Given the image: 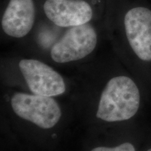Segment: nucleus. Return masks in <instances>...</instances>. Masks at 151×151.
<instances>
[{
  "mask_svg": "<svg viewBox=\"0 0 151 151\" xmlns=\"http://www.w3.org/2000/svg\"><path fill=\"white\" fill-rule=\"evenodd\" d=\"M141 95L137 85L126 76L109 81L100 98L97 117L106 122L129 120L140 106Z\"/></svg>",
  "mask_w": 151,
  "mask_h": 151,
  "instance_id": "f257e3e1",
  "label": "nucleus"
},
{
  "mask_svg": "<svg viewBox=\"0 0 151 151\" xmlns=\"http://www.w3.org/2000/svg\"><path fill=\"white\" fill-rule=\"evenodd\" d=\"M13 110L19 117L43 129H50L61 118L60 106L51 97L18 92L11 99Z\"/></svg>",
  "mask_w": 151,
  "mask_h": 151,
  "instance_id": "f03ea898",
  "label": "nucleus"
},
{
  "mask_svg": "<svg viewBox=\"0 0 151 151\" xmlns=\"http://www.w3.org/2000/svg\"><path fill=\"white\" fill-rule=\"evenodd\" d=\"M97 43V33L90 24L71 27L53 45L50 55L58 63L76 61L91 53Z\"/></svg>",
  "mask_w": 151,
  "mask_h": 151,
  "instance_id": "7ed1b4c3",
  "label": "nucleus"
},
{
  "mask_svg": "<svg viewBox=\"0 0 151 151\" xmlns=\"http://www.w3.org/2000/svg\"><path fill=\"white\" fill-rule=\"evenodd\" d=\"M19 68L33 94L54 97L65 92L62 77L43 62L32 59L22 60L19 62Z\"/></svg>",
  "mask_w": 151,
  "mask_h": 151,
  "instance_id": "20e7f679",
  "label": "nucleus"
},
{
  "mask_svg": "<svg viewBox=\"0 0 151 151\" xmlns=\"http://www.w3.org/2000/svg\"><path fill=\"white\" fill-rule=\"evenodd\" d=\"M124 29L128 42L139 59L151 62V11L136 7L126 14Z\"/></svg>",
  "mask_w": 151,
  "mask_h": 151,
  "instance_id": "39448f33",
  "label": "nucleus"
},
{
  "mask_svg": "<svg viewBox=\"0 0 151 151\" xmlns=\"http://www.w3.org/2000/svg\"><path fill=\"white\" fill-rule=\"evenodd\" d=\"M43 10L50 21L62 27L88 23L93 15L90 5L83 0H46Z\"/></svg>",
  "mask_w": 151,
  "mask_h": 151,
  "instance_id": "423d86ee",
  "label": "nucleus"
},
{
  "mask_svg": "<svg viewBox=\"0 0 151 151\" xmlns=\"http://www.w3.org/2000/svg\"><path fill=\"white\" fill-rule=\"evenodd\" d=\"M35 19L33 0H10L3 15L1 26L7 35L21 38L31 31Z\"/></svg>",
  "mask_w": 151,
  "mask_h": 151,
  "instance_id": "0eeeda50",
  "label": "nucleus"
},
{
  "mask_svg": "<svg viewBox=\"0 0 151 151\" xmlns=\"http://www.w3.org/2000/svg\"><path fill=\"white\" fill-rule=\"evenodd\" d=\"M91 151H137L136 147L130 142H124L113 148L107 147H97Z\"/></svg>",
  "mask_w": 151,
  "mask_h": 151,
  "instance_id": "6e6552de",
  "label": "nucleus"
},
{
  "mask_svg": "<svg viewBox=\"0 0 151 151\" xmlns=\"http://www.w3.org/2000/svg\"><path fill=\"white\" fill-rule=\"evenodd\" d=\"M146 151H151V147H150V148H149L147 149Z\"/></svg>",
  "mask_w": 151,
  "mask_h": 151,
  "instance_id": "1a4fd4ad",
  "label": "nucleus"
}]
</instances>
